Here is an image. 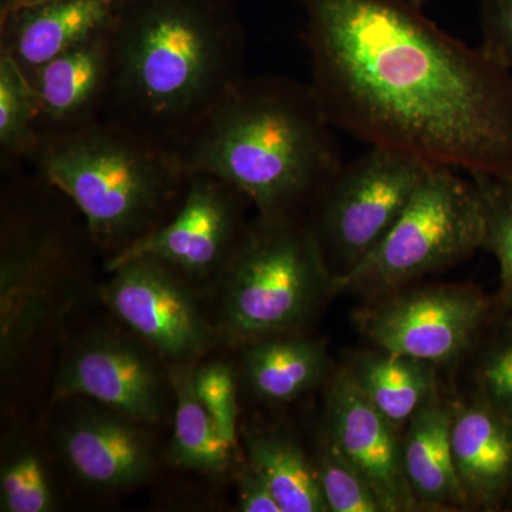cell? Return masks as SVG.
Listing matches in <instances>:
<instances>
[{
    "label": "cell",
    "mask_w": 512,
    "mask_h": 512,
    "mask_svg": "<svg viewBox=\"0 0 512 512\" xmlns=\"http://www.w3.org/2000/svg\"><path fill=\"white\" fill-rule=\"evenodd\" d=\"M311 86L336 130L470 175H512V72L407 0H302Z\"/></svg>",
    "instance_id": "6da1fadb"
},
{
    "label": "cell",
    "mask_w": 512,
    "mask_h": 512,
    "mask_svg": "<svg viewBox=\"0 0 512 512\" xmlns=\"http://www.w3.org/2000/svg\"><path fill=\"white\" fill-rule=\"evenodd\" d=\"M103 117L177 150L245 77L234 0H117Z\"/></svg>",
    "instance_id": "7a4b0ae2"
},
{
    "label": "cell",
    "mask_w": 512,
    "mask_h": 512,
    "mask_svg": "<svg viewBox=\"0 0 512 512\" xmlns=\"http://www.w3.org/2000/svg\"><path fill=\"white\" fill-rule=\"evenodd\" d=\"M336 130L309 84L241 80L175 153L237 188L264 217H303L343 164Z\"/></svg>",
    "instance_id": "3957f363"
},
{
    "label": "cell",
    "mask_w": 512,
    "mask_h": 512,
    "mask_svg": "<svg viewBox=\"0 0 512 512\" xmlns=\"http://www.w3.org/2000/svg\"><path fill=\"white\" fill-rule=\"evenodd\" d=\"M30 165L73 202L106 261L170 220L190 178L175 151L103 119L42 134Z\"/></svg>",
    "instance_id": "277c9868"
},
{
    "label": "cell",
    "mask_w": 512,
    "mask_h": 512,
    "mask_svg": "<svg viewBox=\"0 0 512 512\" xmlns=\"http://www.w3.org/2000/svg\"><path fill=\"white\" fill-rule=\"evenodd\" d=\"M3 177L0 359L10 372L63 313V292L93 239L73 202L42 175L20 170Z\"/></svg>",
    "instance_id": "5b68a950"
},
{
    "label": "cell",
    "mask_w": 512,
    "mask_h": 512,
    "mask_svg": "<svg viewBox=\"0 0 512 512\" xmlns=\"http://www.w3.org/2000/svg\"><path fill=\"white\" fill-rule=\"evenodd\" d=\"M214 286L218 343L241 349L299 333L333 293V275L305 217L258 214Z\"/></svg>",
    "instance_id": "8992f818"
},
{
    "label": "cell",
    "mask_w": 512,
    "mask_h": 512,
    "mask_svg": "<svg viewBox=\"0 0 512 512\" xmlns=\"http://www.w3.org/2000/svg\"><path fill=\"white\" fill-rule=\"evenodd\" d=\"M460 173L431 168L377 247L333 281V293L375 301L484 249L483 194Z\"/></svg>",
    "instance_id": "52a82bcc"
},
{
    "label": "cell",
    "mask_w": 512,
    "mask_h": 512,
    "mask_svg": "<svg viewBox=\"0 0 512 512\" xmlns=\"http://www.w3.org/2000/svg\"><path fill=\"white\" fill-rule=\"evenodd\" d=\"M431 168L382 147L340 165L306 218L333 281L377 247Z\"/></svg>",
    "instance_id": "ba28073f"
},
{
    "label": "cell",
    "mask_w": 512,
    "mask_h": 512,
    "mask_svg": "<svg viewBox=\"0 0 512 512\" xmlns=\"http://www.w3.org/2000/svg\"><path fill=\"white\" fill-rule=\"evenodd\" d=\"M494 319V298L471 285L403 288L356 313V325L375 348L436 367L476 348Z\"/></svg>",
    "instance_id": "9c48e42d"
},
{
    "label": "cell",
    "mask_w": 512,
    "mask_h": 512,
    "mask_svg": "<svg viewBox=\"0 0 512 512\" xmlns=\"http://www.w3.org/2000/svg\"><path fill=\"white\" fill-rule=\"evenodd\" d=\"M101 301L128 333L165 365L200 363L215 345L217 330L202 312L194 286L151 256L127 259L109 269Z\"/></svg>",
    "instance_id": "30bf717a"
},
{
    "label": "cell",
    "mask_w": 512,
    "mask_h": 512,
    "mask_svg": "<svg viewBox=\"0 0 512 512\" xmlns=\"http://www.w3.org/2000/svg\"><path fill=\"white\" fill-rule=\"evenodd\" d=\"M248 205V198L221 178L192 171L173 217L123 254L106 261V269L127 259L151 256L194 286H214L244 237Z\"/></svg>",
    "instance_id": "8fae6325"
},
{
    "label": "cell",
    "mask_w": 512,
    "mask_h": 512,
    "mask_svg": "<svg viewBox=\"0 0 512 512\" xmlns=\"http://www.w3.org/2000/svg\"><path fill=\"white\" fill-rule=\"evenodd\" d=\"M168 366L131 333L97 329L67 350L53 399H83L156 426L168 416L173 396Z\"/></svg>",
    "instance_id": "7c38bea8"
},
{
    "label": "cell",
    "mask_w": 512,
    "mask_h": 512,
    "mask_svg": "<svg viewBox=\"0 0 512 512\" xmlns=\"http://www.w3.org/2000/svg\"><path fill=\"white\" fill-rule=\"evenodd\" d=\"M325 404L323 436L375 488L386 512L417 510L404 478L400 429L369 402L348 365L330 377Z\"/></svg>",
    "instance_id": "4fadbf2b"
},
{
    "label": "cell",
    "mask_w": 512,
    "mask_h": 512,
    "mask_svg": "<svg viewBox=\"0 0 512 512\" xmlns=\"http://www.w3.org/2000/svg\"><path fill=\"white\" fill-rule=\"evenodd\" d=\"M90 407L60 427L57 447L77 480L99 491L131 490L157 467L146 424L107 407Z\"/></svg>",
    "instance_id": "5bb4252c"
},
{
    "label": "cell",
    "mask_w": 512,
    "mask_h": 512,
    "mask_svg": "<svg viewBox=\"0 0 512 512\" xmlns=\"http://www.w3.org/2000/svg\"><path fill=\"white\" fill-rule=\"evenodd\" d=\"M451 448L468 507L500 510L512 494V420L473 394L453 403Z\"/></svg>",
    "instance_id": "9a60e30c"
},
{
    "label": "cell",
    "mask_w": 512,
    "mask_h": 512,
    "mask_svg": "<svg viewBox=\"0 0 512 512\" xmlns=\"http://www.w3.org/2000/svg\"><path fill=\"white\" fill-rule=\"evenodd\" d=\"M109 29L26 74L39 107L40 136L103 117L111 72Z\"/></svg>",
    "instance_id": "2e32d148"
},
{
    "label": "cell",
    "mask_w": 512,
    "mask_h": 512,
    "mask_svg": "<svg viewBox=\"0 0 512 512\" xmlns=\"http://www.w3.org/2000/svg\"><path fill=\"white\" fill-rule=\"evenodd\" d=\"M117 0H46L0 13V53L28 74L106 32Z\"/></svg>",
    "instance_id": "e0dca14e"
},
{
    "label": "cell",
    "mask_w": 512,
    "mask_h": 512,
    "mask_svg": "<svg viewBox=\"0 0 512 512\" xmlns=\"http://www.w3.org/2000/svg\"><path fill=\"white\" fill-rule=\"evenodd\" d=\"M451 419L453 403L436 393L404 426L403 473L419 507H468L454 467Z\"/></svg>",
    "instance_id": "ac0fdd59"
},
{
    "label": "cell",
    "mask_w": 512,
    "mask_h": 512,
    "mask_svg": "<svg viewBox=\"0 0 512 512\" xmlns=\"http://www.w3.org/2000/svg\"><path fill=\"white\" fill-rule=\"evenodd\" d=\"M241 350L239 382L264 403L295 402L328 375L325 345L301 333L258 340Z\"/></svg>",
    "instance_id": "d6986e66"
},
{
    "label": "cell",
    "mask_w": 512,
    "mask_h": 512,
    "mask_svg": "<svg viewBox=\"0 0 512 512\" xmlns=\"http://www.w3.org/2000/svg\"><path fill=\"white\" fill-rule=\"evenodd\" d=\"M348 367L369 402L400 430L439 393L436 366L389 350L357 352Z\"/></svg>",
    "instance_id": "ffe728a7"
},
{
    "label": "cell",
    "mask_w": 512,
    "mask_h": 512,
    "mask_svg": "<svg viewBox=\"0 0 512 512\" xmlns=\"http://www.w3.org/2000/svg\"><path fill=\"white\" fill-rule=\"evenodd\" d=\"M245 458L261 474L282 512H329L315 461L288 434L269 427L241 430Z\"/></svg>",
    "instance_id": "44dd1931"
},
{
    "label": "cell",
    "mask_w": 512,
    "mask_h": 512,
    "mask_svg": "<svg viewBox=\"0 0 512 512\" xmlns=\"http://www.w3.org/2000/svg\"><path fill=\"white\" fill-rule=\"evenodd\" d=\"M197 365H168L175 404L170 458L175 466L184 470L221 474L235 461L237 451L222 440L210 414L195 394Z\"/></svg>",
    "instance_id": "7402d4cb"
},
{
    "label": "cell",
    "mask_w": 512,
    "mask_h": 512,
    "mask_svg": "<svg viewBox=\"0 0 512 512\" xmlns=\"http://www.w3.org/2000/svg\"><path fill=\"white\" fill-rule=\"evenodd\" d=\"M39 107L28 77L0 53V167L2 175L18 173L32 163L40 143Z\"/></svg>",
    "instance_id": "603a6c76"
},
{
    "label": "cell",
    "mask_w": 512,
    "mask_h": 512,
    "mask_svg": "<svg viewBox=\"0 0 512 512\" xmlns=\"http://www.w3.org/2000/svg\"><path fill=\"white\" fill-rule=\"evenodd\" d=\"M56 493L45 458L29 441L9 448L0 470V510L50 512Z\"/></svg>",
    "instance_id": "cb8c5ba5"
},
{
    "label": "cell",
    "mask_w": 512,
    "mask_h": 512,
    "mask_svg": "<svg viewBox=\"0 0 512 512\" xmlns=\"http://www.w3.org/2000/svg\"><path fill=\"white\" fill-rule=\"evenodd\" d=\"M480 187L485 207L484 249L494 255L500 288L494 296L495 318L512 319V175H471Z\"/></svg>",
    "instance_id": "d4e9b609"
},
{
    "label": "cell",
    "mask_w": 512,
    "mask_h": 512,
    "mask_svg": "<svg viewBox=\"0 0 512 512\" xmlns=\"http://www.w3.org/2000/svg\"><path fill=\"white\" fill-rule=\"evenodd\" d=\"M474 394L512 420V319H498L477 343Z\"/></svg>",
    "instance_id": "484cf974"
},
{
    "label": "cell",
    "mask_w": 512,
    "mask_h": 512,
    "mask_svg": "<svg viewBox=\"0 0 512 512\" xmlns=\"http://www.w3.org/2000/svg\"><path fill=\"white\" fill-rule=\"evenodd\" d=\"M315 466L329 512H386L375 488L323 434Z\"/></svg>",
    "instance_id": "4316f807"
},
{
    "label": "cell",
    "mask_w": 512,
    "mask_h": 512,
    "mask_svg": "<svg viewBox=\"0 0 512 512\" xmlns=\"http://www.w3.org/2000/svg\"><path fill=\"white\" fill-rule=\"evenodd\" d=\"M238 386V373L222 360L198 363L195 367V394L210 414L222 440L235 451H238L241 440Z\"/></svg>",
    "instance_id": "83f0119b"
},
{
    "label": "cell",
    "mask_w": 512,
    "mask_h": 512,
    "mask_svg": "<svg viewBox=\"0 0 512 512\" xmlns=\"http://www.w3.org/2000/svg\"><path fill=\"white\" fill-rule=\"evenodd\" d=\"M480 26L481 50L512 72V0H483Z\"/></svg>",
    "instance_id": "f1b7e54d"
},
{
    "label": "cell",
    "mask_w": 512,
    "mask_h": 512,
    "mask_svg": "<svg viewBox=\"0 0 512 512\" xmlns=\"http://www.w3.org/2000/svg\"><path fill=\"white\" fill-rule=\"evenodd\" d=\"M238 510L241 512H282L261 474L245 458L237 471Z\"/></svg>",
    "instance_id": "f546056e"
},
{
    "label": "cell",
    "mask_w": 512,
    "mask_h": 512,
    "mask_svg": "<svg viewBox=\"0 0 512 512\" xmlns=\"http://www.w3.org/2000/svg\"><path fill=\"white\" fill-rule=\"evenodd\" d=\"M46 2V0H0V13L20 8V6L33 5V3Z\"/></svg>",
    "instance_id": "4dcf8cb0"
},
{
    "label": "cell",
    "mask_w": 512,
    "mask_h": 512,
    "mask_svg": "<svg viewBox=\"0 0 512 512\" xmlns=\"http://www.w3.org/2000/svg\"><path fill=\"white\" fill-rule=\"evenodd\" d=\"M407 2L413 3V5L419 6V8H424L427 3L433 2V0H407Z\"/></svg>",
    "instance_id": "1f68e13d"
},
{
    "label": "cell",
    "mask_w": 512,
    "mask_h": 512,
    "mask_svg": "<svg viewBox=\"0 0 512 512\" xmlns=\"http://www.w3.org/2000/svg\"><path fill=\"white\" fill-rule=\"evenodd\" d=\"M512 504V494H511V498H510V503H508V505H511Z\"/></svg>",
    "instance_id": "d6a6232c"
}]
</instances>
